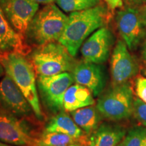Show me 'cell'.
<instances>
[{"instance_id": "cell-11", "label": "cell", "mask_w": 146, "mask_h": 146, "mask_svg": "<svg viewBox=\"0 0 146 146\" xmlns=\"http://www.w3.org/2000/svg\"><path fill=\"white\" fill-rule=\"evenodd\" d=\"M0 7L12 27L23 36L38 11L39 3L33 0H0Z\"/></svg>"}, {"instance_id": "cell-1", "label": "cell", "mask_w": 146, "mask_h": 146, "mask_svg": "<svg viewBox=\"0 0 146 146\" xmlns=\"http://www.w3.org/2000/svg\"><path fill=\"white\" fill-rule=\"evenodd\" d=\"M106 18V8L100 5L87 10L71 12L58 42L74 57L84 41L105 25Z\"/></svg>"}, {"instance_id": "cell-20", "label": "cell", "mask_w": 146, "mask_h": 146, "mask_svg": "<svg viewBox=\"0 0 146 146\" xmlns=\"http://www.w3.org/2000/svg\"><path fill=\"white\" fill-rule=\"evenodd\" d=\"M101 0H56L59 8L66 12H74L98 6Z\"/></svg>"}, {"instance_id": "cell-29", "label": "cell", "mask_w": 146, "mask_h": 146, "mask_svg": "<svg viewBox=\"0 0 146 146\" xmlns=\"http://www.w3.org/2000/svg\"><path fill=\"white\" fill-rule=\"evenodd\" d=\"M5 68L3 66V65L1 64V63L0 62V77L1 76H2L3 74H5Z\"/></svg>"}, {"instance_id": "cell-24", "label": "cell", "mask_w": 146, "mask_h": 146, "mask_svg": "<svg viewBox=\"0 0 146 146\" xmlns=\"http://www.w3.org/2000/svg\"><path fill=\"white\" fill-rule=\"evenodd\" d=\"M107 4L112 10H114L118 8H121L123 5V0H105Z\"/></svg>"}, {"instance_id": "cell-8", "label": "cell", "mask_w": 146, "mask_h": 146, "mask_svg": "<svg viewBox=\"0 0 146 146\" xmlns=\"http://www.w3.org/2000/svg\"><path fill=\"white\" fill-rule=\"evenodd\" d=\"M0 110L34 123L39 121L23 92L7 74L0 82Z\"/></svg>"}, {"instance_id": "cell-6", "label": "cell", "mask_w": 146, "mask_h": 146, "mask_svg": "<svg viewBox=\"0 0 146 146\" xmlns=\"http://www.w3.org/2000/svg\"><path fill=\"white\" fill-rule=\"evenodd\" d=\"M37 123L0 110V141L15 146H36Z\"/></svg>"}, {"instance_id": "cell-9", "label": "cell", "mask_w": 146, "mask_h": 146, "mask_svg": "<svg viewBox=\"0 0 146 146\" xmlns=\"http://www.w3.org/2000/svg\"><path fill=\"white\" fill-rule=\"evenodd\" d=\"M118 32L129 50H135L146 35V27L141 12L135 8L127 7L116 13Z\"/></svg>"}, {"instance_id": "cell-25", "label": "cell", "mask_w": 146, "mask_h": 146, "mask_svg": "<svg viewBox=\"0 0 146 146\" xmlns=\"http://www.w3.org/2000/svg\"><path fill=\"white\" fill-rule=\"evenodd\" d=\"M126 4L129 5H138L146 3V0H123Z\"/></svg>"}, {"instance_id": "cell-33", "label": "cell", "mask_w": 146, "mask_h": 146, "mask_svg": "<svg viewBox=\"0 0 146 146\" xmlns=\"http://www.w3.org/2000/svg\"><path fill=\"white\" fill-rule=\"evenodd\" d=\"M81 146H83V145H81ZM89 146H90V145H89Z\"/></svg>"}, {"instance_id": "cell-27", "label": "cell", "mask_w": 146, "mask_h": 146, "mask_svg": "<svg viewBox=\"0 0 146 146\" xmlns=\"http://www.w3.org/2000/svg\"><path fill=\"white\" fill-rule=\"evenodd\" d=\"M35 2L37 3H43V4H49V3H52L54 1L56 0H33Z\"/></svg>"}, {"instance_id": "cell-3", "label": "cell", "mask_w": 146, "mask_h": 146, "mask_svg": "<svg viewBox=\"0 0 146 146\" xmlns=\"http://www.w3.org/2000/svg\"><path fill=\"white\" fill-rule=\"evenodd\" d=\"M68 18L56 5L49 3L37 11L29 23L25 35L27 41L37 46L58 41L64 31Z\"/></svg>"}, {"instance_id": "cell-13", "label": "cell", "mask_w": 146, "mask_h": 146, "mask_svg": "<svg viewBox=\"0 0 146 146\" xmlns=\"http://www.w3.org/2000/svg\"><path fill=\"white\" fill-rule=\"evenodd\" d=\"M71 73L74 82L88 88L94 97L99 96L104 90L107 76L102 64L81 62L77 63Z\"/></svg>"}, {"instance_id": "cell-18", "label": "cell", "mask_w": 146, "mask_h": 146, "mask_svg": "<svg viewBox=\"0 0 146 146\" xmlns=\"http://www.w3.org/2000/svg\"><path fill=\"white\" fill-rule=\"evenodd\" d=\"M70 113L75 123L87 135H91L97 130L104 118L96 106L93 105L77 109Z\"/></svg>"}, {"instance_id": "cell-2", "label": "cell", "mask_w": 146, "mask_h": 146, "mask_svg": "<svg viewBox=\"0 0 146 146\" xmlns=\"http://www.w3.org/2000/svg\"><path fill=\"white\" fill-rule=\"evenodd\" d=\"M0 62L4 67L5 74L10 76L30 103L36 118L43 121L45 115L36 88V73L30 60L23 54L10 52L0 54Z\"/></svg>"}, {"instance_id": "cell-23", "label": "cell", "mask_w": 146, "mask_h": 146, "mask_svg": "<svg viewBox=\"0 0 146 146\" xmlns=\"http://www.w3.org/2000/svg\"><path fill=\"white\" fill-rule=\"evenodd\" d=\"M135 91L138 98L146 103V78L139 77L135 81Z\"/></svg>"}, {"instance_id": "cell-16", "label": "cell", "mask_w": 146, "mask_h": 146, "mask_svg": "<svg viewBox=\"0 0 146 146\" xmlns=\"http://www.w3.org/2000/svg\"><path fill=\"white\" fill-rule=\"evenodd\" d=\"M127 134L123 126L116 123H102L91 134L89 145L117 146Z\"/></svg>"}, {"instance_id": "cell-30", "label": "cell", "mask_w": 146, "mask_h": 146, "mask_svg": "<svg viewBox=\"0 0 146 146\" xmlns=\"http://www.w3.org/2000/svg\"><path fill=\"white\" fill-rule=\"evenodd\" d=\"M0 146H15V145H10V144L3 143V142L0 141Z\"/></svg>"}, {"instance_id": "cell-10", "label": "cell", "mask_w": 146, "mask_h": 146, "mask_svg": "<svg viewBox=\"0 0 146 146\" xmlns=\"http://www.w3.org/2000/svg\"><path fill=\"white\" fill-rule=\"evenodd\" d=\"M138 72L137 62L130 54L125 41L120 40L115 45L110 58L112 86L129 82Z\"/></svg>"}, {"instance_id": "cell-12", "label": "cell", "mask_w": 146, "mask_h": 146, "mask_svg": "<svg viewBox=\"0 0 146 146\" xmlns=\"http://www.w3.org/2000/svg\"><path fill=\"white\" fill-rule=\"evenodd\" d=\"M112 33L108 28L101 27L83 43L81 53L84 61L95 64L105 63L108 59L114 44Z\"/></svg>"}, {"instance_id": "cell-26", "label": "cell", "mask_w": 146, "mask_h": 146, "mask_svg": "<svg viewBox=\"0 0 146 146\" xmlns=\"http://www.w3.org/2000/svg\"><path fill=\"white\" fill-rule=\"evenodd\" d=\"M140 12H141V18L142 20H143L144 25H145L146 27V6L144 7V8L140 11Z\"/></svg>"}, {"instance_id": "cell-5", "label": "cell", "mask_w": 146, "mask_h": 146, "mask_svg": "<svg viewBox=\"0 0 146 146\" xmlns=\"http://www.w3.org/2000/svg\"><path fill=\"white\" fill-rule=\"evenodd\" d=\"M133 94L129 82L112 86L98 98L96 108L106 119L114 121L127 119L133 115Z\"/></svg>"}, {"instance_id": "cell-4", "label": "cell", "mask_w": 146, "mask_h": 146, "mask_svg": "<svg viewBox=\"0 0 146 146\" xmlns=\"http://www.w3.org/2000/svg\"><path fill=\"white\" fill-rule=\"evenodd\" d=\"M29 60L37 76L72 72L78 63L67 49L57 41L38 46L31 53Z\"/></svg>"}, {"instance_id": "cell-31", "label": "cell", "mask_w": 146, "mask_h": 146, "mask_svg": "<svg viewBox=\"0 0 146 146\" xmlns=\"http://www.w3.org/2000/svg\"><path fill=\"white\" fill-rule=\"evenodd\" d=\"M68 146H81V145H80V144H73V145H70Z\"/></svg>"}, {"instance_id": "cell-7", "label": "cell", "mask_w": 146, "mask_h": 146, "mask_svg": "<svg viewBox=\"0 0 146 146\" xmlns=\"http://www.w3.org/2000/svg\"><path fill=\"white\" fill-rule=\"evenodd\" d=\"M74 81L72 74L69 72L36 77L38 92L42 103L49 112L56 114L64 110V96Z\"/></svg>"}, {"instance_id": "cell-22", "label": "cell", "mask_w": 146, "mask_h": 146, "mask_svg": "<svg viewBox=\"0 0 146 146\" xmlns=\"http://www.w3.org/2000/svg\"><path fill=\"white\" fill-rule=\"evenodd\" d=\"M133 115L139 123L146 127V103L138 97L134 98Z\"/></svg>"}, {"instance_id": "cell-21", "label": "cell", "mask_w": 146, "mask_h": 146, "mask_svg": "<svg viewBox=\"0 0 146 146\" xmlns=\"http://www.w3.org/2000/svg\"><path fill=\"white\" fill-rule=\"evenodd\" d=\"M123 144L125 146H146V127H136L129 130Z\"/></svg>"}, {"instance_id": "cell-28", "label": "cell", "mask_w": 146, "mask_h": 146, "mask_svg": "<svg viewBox=\"0 0 146 146\" xmlns=\"http://www.w3.org/2000/svg\"><path fill=\"white\" fill-rule=\"evenodd\" d=\"M142 57L145 62L146 63V41L144 43L143 47V50H142Z\"/></svg>"}, {"instance_id": "cell-32", "label": "cell", "mask_w": 146, "mask_h": 146, "mask_svg": "<svg viewBox=\"0 0 146 146\" xmlns=\"http://www.w3.org/2000/svg\"><path fill=\"white\" fill-rule=\"evenodd\" d=\"M143 74H144V75H145V76H146V70H145L143 71Z\"/></svg>"}, {"instance_id": "cell-19", "label": "cell", "mask_w": 146, "mask_h": 146, "mask_svg": "<svg viewBox=\"0 0 146 146\" xmlns=\"http://www.w3.org/2000/svg\"><path fill=\"white\" fill-rule=\"evenodd\" d=\"M73 144L85 145L81 140L68 135L43 130L38 137L36 146H68Z\"/></svg>"}, {"instance_id": "cell-17", "label": "cell", "mask_w": 146, "mask_h": 146, "mask_svg": "<svg viewBox=\"0 0 146 146\" xmlns=\"http://www.w3.org/2000/svg\"><path fill=\"white\" fill-rule=\"evenodd\" d=\"M95 104L94 95L86 87L79 84L70 85L64 96V109L66 112H72Z\"/></svg>"}, {"instance_id": "cell-14", "label": "cell", "mask_w": 146, "mask_h": 146, "mask_svg": "<svg viewBox=\"0 0 146 146\" xmlns=\"http://www.w3.org/2000/svg\"><path fill=\"white\" fill-rule=\"evenodd\" d=\"M29 51L24 36L12 27L0 7V54L16 52L25 56Z\"/></svg>"}, {"instance_id": "cell-15", "label": "cell", "mask_w": 146, "mask_h": 146, "mask_svg": "<svg viewBox=\"0 0 146 146\" xmlns=\"http://www.w3.org/2000/svg\"><path fill=\"white\" fill-rule=\"evenodd\" d=\"M44 130L68 135L81 140L85 145L89 143V141L87 139V135L76 125L72 117H70L65 110L55 114V116L47 122Z\"/></svg>"}]
</instances>
